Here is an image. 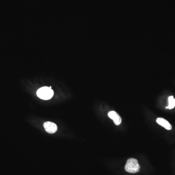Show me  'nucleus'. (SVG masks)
<instances>
[{"label":"nucleus","instance_id":"20e7f679","mask_svg":"<svg viewBox=\"0 0 175 175\" xmlns=\"http://www.w3.org/2000/svg\"><path fill=\"white\" fill-rule=\"evenodd\" d=\"M108 116L111 119L113 120L114 124L118 126L122 123V119L119 115L114 111H111L108 113Z\"/></svg>","mask_w":175,"mask_h":175},{"label":"nucleus","instance_id":"f03ea898","mask_svg":"<svg viewBox=\"0 0 175 175\" xmlns=\"http://www.w3.org/2000/svg\"><path fill=\"white\" fill-rule=\"evenodd\" d=\"M37 94L41 99L49 100L53 96L54 91L49 87H44L38 89L37 91Z\"/></svg>","mask_w":175,"mask_h":175},{"label":"nucleus","instance_id":"f257e3e1","mask_svg":"<svg viewBox=\"0 0 175 175\" xmlns=\"http://www.w3.org/2000/svg\"><path fill=\"white\" fill-rule=\"evenodd\" d=\"M140 169V166L136 159L130 158L127 160L125 165V170L127 172L130 173H136Z\"/></svg>","mask_w":175,"mask_h":175},{"label":"nucleus","instance_id":"423d86ee","mask_svg":"<svg viewBox=\"0 0 175 175\" xmlns=\"http://www.w3.org/2000/svg\"><path fill=\"white\" fill-rule=\"evenodd\" d=\"M175 107V99L173 96L168 97V106L166 107V109H171Z\"/></svg>","mask_w":175,"mask_h":175},{"label":"nucleus","instance_id":"39448f33","mask_svg":"<svg viewBox=\"0 0 175 175\" xmlns=\"http://www.w3.org/2000/svg\"><path fill=\"white\" fill-rule=\"evenodd\" d=\"M156 122L158 124L164 127L167 130H171L172 129V126L171 124L164 118H157L156 120Z\"/></svg>","mask_w":175,"mask_h":175},{"label":"nucleus","instance_id":"7ed1b4c3","mask_svg":"<svg viewBox=\"0 0 175 175\" xmlns=\"http://www.w3.org/2000/svg\"><path fill=\"white\" fill-rule=\"evenodd\" d=\"M43 127L46 132L50 134L55 133L57 131V126L55 123L50 122H46L43 124Z\"/></svg>","mask_w":175,"mask_h":175}]
</instances>
